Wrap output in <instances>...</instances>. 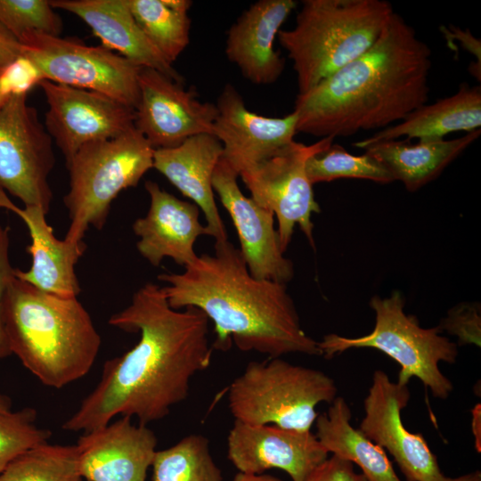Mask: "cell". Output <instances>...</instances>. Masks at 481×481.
Here are the masks:
<instances>
[{
	"label": "cell",
	"instance_id": "37",
	"mask_svg": "<svg viewBox=\"0 0 481 481\" xmlns=\"http://www.w3.org/2000/svg\"><path fill=\"white\" fill-rule=\"evenodd\" d=\"M21 54L20 40L0 24V70L15 61Z\"/></svg>",
	"mask_w": 481,
	"mask_h": 481
},
{
	"label": "cell",
	"instance_id": "18",
	"mask_svg": "<svg viewBox=\"0 0 481 481\" xmlns=\"http://www.w3.org/2000/svg\"><path fill=\"white\" fill-rule=\"evenodd\" d=\"M131 417L120 416L85 432L76 444L79 469L86 481H145L157 452L155 433Z\"/></svg>",
	"mask_w": 481,
	"mask_h": 481
},
{
	"label": "cell",
	"instance_id": "42",
	"mask_svg": "<svg viewBox=\"0 0 481 481\" xmlns=\"http://www.w3.org/2000/svg\"><path fill=\"white\" fill-rule=\"evenodd\" d=\"M0 70V74L2 70ZM10 98L9 95H7L4 91L2 88L1 83H0V110L4 105V103L7 102V100Z\"/></svg>",
	"mask_w": 481,
	"mask_h": 481
},
{
	"label": "cell",
	"instance_id": "30",
	"mask_svg": "<svg viewBox=\"0 0 481 481\" xmlns=\"http://www.w3.org/2000/svg\"><path fill=\"white\" fill-rule=\"evenodd\" d=\"M307 176L314 185L340 178L371 180L379 183L395 182L387 168L371 155H353L341 145L332 143L324 151L308 159Z\"/></svg>",
	"mask_w": 481,
	"mask_h": 481
},
{
	"label": "cell",
	"instance_id": "15",
	"mask_svg": "<svg viewBox=\"0 0 481 481\" xmlns=\"http://www.w3.org/2000/svg\"><path fill=\"white\" fill-rule=\"evenodd\" d=\"M238 177L221 158L213 173L212 187L233 222L248 269L257 279L287 284L294 276V266L281 248L274 215L243 194Z\"/></svg>",
	"mask_w": 481,
	"mask_h": 481
},
{
	"label": "cell",
	"instance_id": "21",
	"mask_svg": "<svg viewBox=\"0 0 481 481\" xmlns=\"http://www.w3.org/2000/svg\"><path fill=\"white\" fill-rule=\"evenodd\" d=\"M0 208L20 216L31 239V243L26 247V252L31 257V265L27 271L15 268V277L44 292L61 298H77L81 289L75 266L86 249L84 241L73 243L59 240L41 208L17 207L4 191H0Z\"/></svg>",
	"mask_w": 481,
	"mask_h": 481
},
{
	"label": "cell",
	"instance_id": "22",
	"mask_svg": "<svg viewBox=\"0 0 481 481\" xmlns=\"http://www.w3.org/2000/svg\"><path fill=\"white\" fill-rule=\"evenodd\" d=\"M223 155V146L211 134L192 136L176 147L154 150L153 168L203 212L208 234L215 242L228 240L216 204L212 176Z\"/></svg>",
	"mask_w": 481,
	"mask_h": 481
},
{
	"label": "cell",
	"instance_id": "8",
	"mask_svg": "<svg viewBox=\"0 0 481 481\" xmlns=\"http://www.w3.org/2000/svg\"><path fill=\"white\" fill-rule=\"evenodd\" d=\"M335 381L323 371L280 357L252 361L231 383L228 405L234 420L309 431L321 403L337 397Z\"/></svg>",
	"mask_w": 481,
	"mask_h": 481
},
{
	"label": "cell",
	"instance_id": "40",
	"mask_svg": "<svg viewBox=\"0 0 481 481\" xmlns=\"http://www.w3.org/2000/svg\"><path fill=\"white\" fill-rule=\"evenodd\" d=\"M440 481H481L480 470H475L473 472L457 477H444Z\"/></svg>",
	"mask_w": 481,
	"mask_h": 481
},
{
	"label": "cell",
	"instance_id": "9",
	"mask_svg": "<svg viewBox=\"0 0 481 481\" xmlns=\"http://www.w3.org/2000/svg\"><path fill=\"white\" fill-rule=\"evenodd\" d=\"M20 56L49 80L107 95L136 109L140 100L141 67L102 46L75 37L28 32L19 38Z\"/></svg>",
	"mask_w": 481,
	"mask_h": 481
},
{
	"label": "cell",
	"instance_id": "36",
	"mask_svg": "<svg viewBox=\"0 0 481 481\" xmlns=\"http://www.w3.org/2000/svg\"><path fill=\"white\" fill-rule=\"evenodd\" d=\"M441 32L444 35L448 44L453 40H458L461 46L473 54L477 59V62L481 64V42L476 38L469 30H462L461 29L450 25L441 26Z\"/></svg>",
	"mask_w": 481,
	"mask_h": 481
},
{
	"label": "cell",
	"instance_id": "27",
	"mask_svg": "<svg viewBox=\"0 0 481 481\" xmlns=\"http://www.w3.org/2000/svg\"><path fill=\"white\" fill-rule=\"evenodd\" d=\"M147 38L172 64L190 43V0H126Z\"/></svg>",
	"mask_w": 481,
	"mask_h": 481
},
{
	"label": "cell",
	"instance_id": "7",
	"mask_svg": "<svg viewBox=\"0 0 481 481\" xmlns=\"http://www.w3.org/2000/svg\"><path fill=\"white\" fill-rule=\"evenodd\" d=\"M370 306L375 313L372 331L357 338L327 334L318 342L322 355L330 359L351 348L379 350L400 366L397 383L408 385L415 377L434 397L448 398L453 385L442 373L438 363H455L459 354L457 344L441 335L438 326L422 328L414 315L406 314L404 299L398 290L387 298L374 296Z\"/></svg>",
	"mask_w": 481,
	"mask_h": 481
},
{
	"label": "cell",
	"instance_id": "26",
	"mask_svg": "<svg viewBox=\"0 0 481 481\" xmlns=\"http://www.w3.org/2000/svg\"><path fill=\"white\" fill-rule=\"evenodd\" d=\"M346 401L337 396L315 420V436L329 453L356 464L368 481H402L385 450L351 425Z\"/></svg>",
	"mask_w": 481,
	"mask_h": 481
},
{
	"label": "cell",
	"instance_id": "3",
	"mask_svg": "<svg viewBox=\"0 0 481 481\" xmlns=\"http://www.w3.org/2000/svg\"><path fill=\"white\" fill-rule=\"evenodd\" d=\"M158 280L169 306L200 309L213 322L214 348L232 341L241 351L269 358L298 353L321 356L316 340L302 329L286 284L251 275L239 249L229 240L215 242L213 255L202 254L181 273H161Z\"/></svg>",
	"mask_w": 481,
	"mask_h": 481
},
{
	"label": "cell",
	"instance_id": "24",
	"mask_svg": "<svg viewBox=\"0 0 481 481\" xmlns=\"http://www.w3.org/2000/svg\"><path fill=\"white\" fill-rule=\"evenodd\" d=\"M481 87L461 84L452 95L439 99L434 103H425L398 124L381 129L371 136L354 143L364 146L381 141L399 140H441L448 134L480 129Z\"/></svg>",
	"mask_w": 481,
	"mask_h": 481
},
{
	"label": "cell",
	"instance_id": "17",
	"mask_svg": "<svg viewBox=\"0 0 481 481\" xmlns=\"http://www.w3.org/2000/svg\"><path fill=\"white\" fill-rule=\"evenodd\" d=\"M217 115L213 135L223 146L222 158L240 175L294 141L297 115H258L247 109L234 86L226 84L215 103Z\"/></svg>",
	"mask_w": 481,
	"mask_h": 481
},
{
	"label": "cell",
	"instance_id": "33",
	"mask_svg": "<svg viewBox=\"0 0 481 481\" xmlns=\"http://www.w3.org/2000/svg\"><path fill=\"white\" fill-rule=\"evenodd\" d=\"M441 331L457 337L458 345L481 344V308L477 302H463L453 306L439 325Z\"/></svg>",
	"mask_w": 481,
	"mask_h": 481
},
{
	"label": "cell",
	"instance_id": "14",
	"mask_svg": "<svg viewBox=\"0 0 481 481\" xmlns=\"http://www.w3.org/2000/svg\"><path fill=\"white\" fill-rule=\"evenodd\" d=\"M139 88L134 125L154 150L176 147L197 135H213L216 106L200 101L195 90L144 67Z\"/></svg>",
	"mask_w": 481,
	"mask_h": 481
},
{
	"label": "cell",
	"instance_id": "6",
	"mask_svg": "<svg viewBox=\"0 0 481 481\" xmlns=\"http://www.w3.org/2000/svg\"><path fill=\"white\" fill-rule=\"evenodd\" d=\"M153 153L135 126L113 139L81 147L66 165L69 190L63 202L70 224L64 240L80 243L90 226L102 229L113 200L153 168Z\"/></svg>",
	"mask_w": 481,
	"mask_h": 481
},
{
	"label": "cell",
	"instance_id": "20",
	"mask_svg": "<svg viewBox=\"0 0 481 481\" xmlns=\"http://www.w3.org/2000/svg\"><path fill=\"white\" fill-rule=\"evenodd\" d=\"M296 6L294 0L257 1L228 29L225 55L252 84L271 85L281 76L285 60L274 41Z\"/></svg>",
	"mask_w": 481,
	"mask_h": 481
},
{
	"label": "cell",
	"instance_id": "12",
	"mask_svg": "<svg viewBox=\"0 0 481 481\" xmlns=\"http://www.w3.org/2000/svg\"><path fill=\"white\" fill-rule=\"evenodd\" d=\"M48 105L45 126L66 165L84 145L113 139L134 127L135 111L102 94L41 80Z\"/></svg>",
	"mask_w": 481,
	"mask_h": 481
},
{
	"label": "cell",
	"instance_id": "29",
	"mask_svg": "<svg viewBox=\"0 0 481 481\" xmlns=\"http://www.w3.org/2000/svg\"><path fill=\"white\" fill-rule=\"evenodd\" d=\"M75 445L40 444L17 457L0 481H82Z\"/></svg>",
	"mask_w": 481,
	"mask_h": 481
},
{
	"label": "cell",
	"instance_id": "39",
	"mask_svg": "<svg viewBox=\"0 0 481 481\" xmlns=\"http://www.w3.org/2000/svg\"><path fill=\"white\" fill-rule=\"evenodd\" d=\"M477 427L480 428V404H477L472 410V430L476 440V449L480 452L481 448V437L480 432L477 430Z\"/></svg>",
	"mask_w": 481,
	"mask_h": 481
},
{
	"label": "cell",
	"instance_id": "23",
	"mask_svg": "<svg viewBox=\"0 0 481 481\" xmlns=\"http://www.w3.org/2000/svg\"><path fill=\"white\" fill-rule=\"evenodd\" d=\"M54 9L79 17L100 38L102 46L118 51L138 67L156 69L183 83V77L168 63L144 35L126 0H52Z\"/></svg>",
	"mask_w": 481,
	"mask_h": 481
},
{
	"label": "cell",
	"instance_id": "13",
	"mask_svg": "<svg viewBox=\"0 0 481 481\" xmlns=\"http://www.w3.org/2000/svg\"><path fill=\"white\" fill-rule=\"evenodd\" d=\"M410 397L408 385L391 381L385 371L376 370L358 429L390 453L407 481H440L444 476L426 439L403 423L402 411Z\"/></svg>",
	"mask_w": 481,
	"mask_h": 481
},
{
	"label": "cell",
	"instance_id": "38",
	"mask_svg": "<svg viewBox=\"0 0 481 481\" xmlns=\"http://www.w3.org/2000/svg\"><path fill=\"white\" fill-rule=\"evenodd\" d=\"M232 481H281L280 478L268 474H246L238 472Z\"/></svg>",
	"mask_w": 481,
	"mask_h": 481
},
{
	"label": "cell",
	"instance_id": "31",
	"mask_svg": "<svg viewBox=\"0 0 481 481\" xmlns=\"http://www.w3.org/2000/svg\"><path fill=\"white\" fill-rule=\"evenodd\" d=\"M37 416L32 407L0 412V473L20 454L51 437L50 430L37 426Z\"/></svg>",
	"mask_w": 481,
	"mask_h": 481
},
{
	"label": "cell",
	"instance_id": "28",
	"mask_svg": "<svg viewBox=\"0 0 481 481\" xmlns=\"http://www.w3.org/2000/svg\"><path fill=\"white\" fill-rule=\"evenodd\" d=\"M152 481H223L207 437L191 434L174 445L157 450Z\"/></svg>",
	"mask_w": 481,
	"mask_h": 481
},
{
	"label": "cell",
	"instance_id": "19",
	"mask_svg": "<svg viewBox=\"0 0 481 481\" xmlns=\"http://www.w3.org/2000/svg\"><path fill=\"white\" fill-rule=\"evenodd\" d=\"M144 187L150 208L132 226L139 237L138 252L153 266L159 265L165 257L187 266L198 257L194 251L198 237L208 235L206 225L200 222V209L161 189L156 182L148 180Z\"/></svg>",
	"mask_w": 481,
	"mask_h": 481
},
{
	"label": "cell",
	"instance_id": "16",
	"mask_svg": "<svg viewBox=\"0 0 481 481\" xmlns=\"http://www.w3.org/2000/svg\"><path fill=\"white\" fill-rule=\"evenodd\" d=\"M227 457L239 472H286L292 481H305L329 457L315 434L275 425L234 420L227 436Z\"/></svg>",
	"mask_w": 481,
	"mask_h": 481
},
{
	"label": "cell",
	"instance_id": "11",
	"mask_svg": "<svg viewBox=\"0 0 481 481\" xmlns=\"http://www.w3.org/2000/svg\"><path fill=\"white\" fill-rule=\"evenodd\" d=\"M28 94H12L0 110V191L25 207L50 210L49 175L55 165L53 139L27 102Z\"/></svg>",
	"mask_w": 481,
	"mask_h": 481
},
{
	"label": "cell",
	"instance_id": "41",
	"mask_svg": "<svg viewBox=\"0 0 481 481\" xmlns=\"http://www.w3.org/2000/svg\"><path fill=\"white\" fill-rule=\"evenodd\" d=\"M12 410V400L9 396L0 393V412H6Z\"/></svg>",
	"mask_w": 481,
	"mask_h": 481
},
{
	"label": "cell",
	"instance_id": "2",
	"mask_svg": "<svg viewBox=\"0 0 481 481\" xmlns=\"http://www.w3.org/2000/svg\"><path fill=\"white\" fill-rule=\"evenodd\" d=\"M431 50L395 12L362 55L298 94L297 133L350 136L384 129L427 103Z\"/></svg>",
	"mask_w": 481,
	"mask_h": 481
},
{
	"label": "cell",
	"instance_id": "32",
	"mask_svg": "<svg viewBox=\"0 0 481 481\" xmlns=\"http://www.w3.org/2000/svg\"><path fill=\"white\" fill-rule=\"evenodd\" d=\"M48 0H0V24L18 39L28 32L61 37L63 23Z\"/></svg>",
	"mask_w": 481,
	"mask_h": 481
},
{
	"label": "cell",
	"instance_id": "1",
	"mask_svg": "<svg viewBox=\"0 0 481 481\" xmlns=\"http://www.w3.org/2000/svg\"><path fill=\"white\" fill-rule=\"evenodd\" d=\"M208 322L194 306L172 308L161 287L145 283L109 320L114 327L139 332L137 344L105 362L97 386L61 428L85 433L117 416L135 417L143 425L164 419L187 398L192 379L210 365Z\"/></svg>",
	"mask_w": 481,
	"mask_h": 481
},
{
	"label": "cell",
	"instance_id": "10",
	"mask_svg": "<svg viewBox=\"0 0 481 481\" xmlns=\"http://www.w3.org/2000/svg\"><path fill=\"white\" fill-rule=\"evenodd\" d=\"M333 142V137L321 138L308 145L293 141L239 175L250 198L276 216L283 252L291 241L296 224L314 248L311 217L314 213H320L321 208L306 166L309 158L324 151Z\"/></svg>",
	"mask_w": 481,
	"mask_h": 481
},
{
	"label": "cell",
	"instance_id": "4",
	"mask_svg": "<svg viewBox=\"0 0 481 481\" xmlns=\"http://www.w3.org/2000/svg\"><path fill=\"white\" fill-rule=\"evenodd\" d=\"M11 353L45 386L61 388L94 365L101 337L77 298L44 292L14 277L2 303Z\"/></svg>",
	"mask_w": 481,
	"mask_h": 481
},
{
	"label": "cell",
	"instance_id": "34",
	"mask_svg": "<svg viewBox=\"0 0 481 481\" xmlns=\"http://www.w3.org/2000/svg\"><path fill=\"white\" fill-rule=\"evenodd\" d=\"M9 227L0 224V361L12 355L2 320V303L4 292L15 277L9 257Z\"/></svg>",
	"mask_w": 481,
	"mask_h": 481
},
{
	"label": "cell",
	"instance_id": "35",
	"mask_svg": "<svg viewBox=\"0 0 481 481\" xmlns=\"http://www.w3.org/2000/svg\"><path fill=\"white\" fill-rule=\"evenodd\" d=\"M305 481H368L350 461L331 455L318 465Z\"/></svg>",
	"mask_w": 481,
	"mask_h": 481
},
{
	"label": "cell",
	"instance_id": "5",
	"mask_svg": "<svg viewBox=\"0 0 481 481\" xmlns=\"http://www.w3.org/2000/svg\"><path fill=\"white\" fill-rule=\"evenodd\" d=\"M395 12L385 0H304L277 39L304 94L369 50Z\"/></svg>",
	"mask_w": 481,
	"mask_h": 481
},
{
	"label": "cell",
	"instance_id": "25",
	"mask_svg": "<svg viewBox=\"0 0 481 481\" xmlns=\"http://www.w3.org/2000/svg\"><path fill=\"white\" fill-rule=\"evenodd\" d=\"M477 129L455 139L387 140L368 144L364 152L379 161L409 192H415L436 179L480 135Z\"/></svg>",
	"mask_w": 481,
	"mask_h": 481
}]
</instances>
